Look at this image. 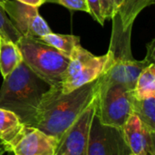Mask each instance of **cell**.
Returning a JSON list of instances; mask_svg holds the SVG:
<instances>
[{
    "label": "cell",
    "instance_id": "obj_19",
    "mask_svg": "<svg viewBox=\"0 0 155 155\" xmlns=\"http://www.w3.org/2000/svg\"><path fill=\"white\" fill-rule=\"evenodd\" d=\"M94 57V55L92 53L84 49L81 45H78L70 56V61L62 83L67 82L76 76Z\"/></svg>",
    "mask_w": 155,
    "mask_h": 155
},
{
    "label": "cell",
    "instance_id": "obj_2",
    "mask_svg": "<svg viewBox=\"0 0 155 155\" xmlns=\"http://www.w3.org/2000/svg\"><path fill=\"white\" fill-rule=\"evenodd\" d=\"M50 87L22 61L4 78L0 108L14 113L25 126L35 127L40 102Z\"/></svg>",
    "mask_w": 155,
    "mask_h": 155
},
{
    "label": "cell",
    "instance_id": "obj_23",
    "mask_svg": "<svg viewBox=\"0 0 155 155\" xmlns=\"http://www.w3.org/2000/svg\"><path fill=\"white\" fill-rule=\"evenodd\" d=\"M102 15L104 20L112 19L114 15V0H100Z\"/></svg>",
    "mask_w": 155,
    "mask_h": 155
},
{
    "label": "cell",
    "instance_id": "obj_21",
    "mask_svg": "<svg viewBox=\"0 0 155 155\" xmlns=\"http://www.w3.org/2000/svg\"><path fill=\"white\" fill-rule=\"evenodd\" d=\"M45 3L58 4L70 10L84 11L89 14V8L85 0H45Z\"/></svg>",
    "mask_w": 155,
    "mask_h": 155
},
{
    "label": "cell",
    "instance_id": "obj_12",
    "mask_svg": "<svg viewBox=\"0 0 155 155\" xmlns=\"http://www.w3.org/2000/svg\"><path fill=\"white\" fill-rule=\"evenodd\" d=\"M109 54L106 53L104 55L95 56L80 71V73L73 79L61 84V91L64 94H68L86 84H89L104 74L107 67Z\"/></svg>",
    "mask_w": 155,
    "mask_h": 155
},
{
    "label": "cell",
    "instance_id": "obj_16",
    "mask_svg": "<svg viewBox=\"0 0 155 155\" xmlns=\"http://www.w3.org/2000/svg\"><path fill=\"white\" fill-rule=\"evenodd\" d=\"M131 106L133 114L136 115L145 127L155 133V96L139 100L132 94Z\"/></svg>",
    "mask_w": 155,
    "mask_h": 155
},
{
    "label": "cell",
    "instance_id": "obj_14",
    "mask_svg": "<svg viewBox=\"0 0 155 155\" xmlns=\"http://www.w3.org/2000/svg\"><path fill=\"white\" fill-rule=\"evenodd\" d=\"M155 0H114V15H120L124 28L134 25L138 15L146 7L154 4Z\"/></svg>",
    "mask_w": 155,
    "mask_h": 155
},
{
    "label": "cell",
    "instance_id": "obj_18",
    "mask_svg": "<svg viewBox=\"0 0 155 155\" xmlns=\"http://www.w3.org/2000/svg\"><path fill=\"white\" fill-rule=\"evenodd\" d=\"M38 39L57 49L69 58L74 49L80 45V37L74 35H63L52 32Z\"/></svg>",
    "mask_w": 155,
    "mask_h": 155
},
{
    "label": "cell",
    "instance_id": "obj_26",
    "mask_svg": "<svg viewBox=\"0 0 155 155\" xmlns=\"http://www.w3.org/2000/svg\"><path fill=\"white\" fill-rule=\"evenodd\" d=\"M8 153V155H14L12 153Z\"/></svg>",
    "mask_w": 155,
    "mask_h": 155
},
{
    "label": "cell",
    "instance_id": "obj_10",
    "mask_svg": "<svg viewBox=\"0 0 155 155\" xmlns=\"http://www.w3.org/2000/svg\"><path fill=\"white\" fill-rule=\"evenodd\" d=\"M125 143L134 155H155V133L145 127L132 114L122 128Z\"/></svg>",
    "mask_w": 155,
    "mask_h": 155
},
{
    "label": "cell",
    "instance_id": "obj_11",
    "mask_svg": "<svg viewBox=\"0 0 155 155\" xmlns=\"http://www.w3.org/2000/svg\"><path fill=\"white\" fill-rule=\"evenodd\" d=\"M113 32L111 36L108 54L112 66L129 60L134 59L131 49V35L133 25L124 28L120 15L116 13L113 17Z\"/></svg>",
    "mask_w": 155,
    "mask_h": 155
},
{
    "label": "cell",
    "instance_id": "obj_3",
    "mask_svg": "<svg viewBox=\"0 0 155 155\" xmlns=\"http://www.w3.org/2000/svg\"><path fill=\"white\" fill-rule=\"evenodd\" d=\"M23 62L51 87L60 86L70 58L38 38L22 36L16 43Z\"/></svg>",
    "mask_w": 155,
    "mask_h": 155
},
{
    "label": "cell",
    "instance_id": "obj_27",
    "mask_svg": "<svg viewBox=\"0 0 155 155\" xmlns=\"http://www.w3.org/2000/svg\"><path fill=\"white\" fill-rule=\"evenodd\" d=\"M128 155H134V154H133V153H130V154H128Z\"/></svg>",
    "mask_w": 155,
    "mask_h": 155
},
{
    "label": "cell",
    "instance_id": "obj_25",
    "mask_svg": "<svg viewBox=\"0 0 155 155\" xmlns=\"http://www.w3.org/2000/svg\"><path fill=\"white\" fill-rule=\"evenodd\" d=\"M6 153L5 147L4 146V144L0 142V155H4Z\"/></svg>",
    "mask_w": 155,
    "mask_h": 155
},
{
    "label": "cell",
    "instance_id": "obj_6",
    "mask_svg": "<svg viewBox=\"0 0 155 155\" xmlns=\"http://www.w3.org/2000/svg\"><path fill=\"white\" fill-rule=\"evenodd\" d=\"M130 153L123 131L104 125L94 114L89 132L87 155H128Z\"/></svg>",
    "mask_w": 155,
    "mask_h": 155
},
{
    "label": "cell",
    "instance_id": "obj_17",
    "mask_svg": "<svg viewBox=\"0 0 155 155\" xmlns=\"http://www.w3.org/2000/svg\"><path fill=\"white\" fill-rule=\"evenodd\" d=\"M134 98L142 100L155 96V64H151L139 75L131 91Z\"/></svg>",
    "mask_w": 155,
    "mask_h": 155
},
{
    "label": "cell",
    "instance_id": "obj_1",
    "mask_svg": "<svg viewBox=\"0 0 155 155\" xmlns=\"http://www.w3.org/2000/svg\"><path fill=\"white\" fill-rule=\"evenodd\" d=\"M98 86L99 78L68 94L61 86L50 87L40 102L35 127L59 141L94 101Z\"/></svg>",
    "mask_w": 155,
    "mask_h": 155
},
{
    "label": "cell",
    "instance_id": "obj_20",
    "mask_svg": "<svg viewBox=\"0 0 155 155\" xmlns=\"http://www.w3.org/2000/svg\"><path fill=\"white\" fill-rule=\"evenodd\" d=\"M21 37L22 35L14 27L6 14L0 6V38L16 44Z\"/></svg>",
    "mask_w": 155,
    "mask_h": 155
},
{
    "label": "cell",
    "instance_id": "obj_24",
    "mask_svg": "<svg viewBox=\"0 0 155 155\" xmlns=\"http://www.w3.org/2000/svg\"><path fill=\"white\" fill-rule=\"evenodd\" d=\"M16 1L21 2V3L25 4V5H28L35 6V7H39L43 4L45 3V0H16Z\"/></svg>",
    "mask_w": 155,
    "mask_h": 155
},
{
    "label": "cell",
    "instance_id": "obj_7",
    "mask_svg": "<svg viewBox=\"0 0 155 155\" xmlns=\"http://www.w3.org/2000/svg\"><path fill=\"white\" fill-rule=\"evenodd\" d=\"M95 109L96 96L61 137L54 155H87L89 132Z\"/></svg>",
    "mask_w": 155,
    "mask_h": 155
},
{
    "label": "cell",
    "instance_id": "obj_13",
    "mask_svg": "<svg viewBox=\"0 0 155 155\" xmlns=\"http://www.w3.org/2000/svg\"><path fill=\"white\" fill-rule=\"evenodd\" d=\"M25 129V125L14 113L0 108V142L5 147L6 153H11Z\"/></svg>",
    "mask_w": 155,
    "mask_h": 155
},
{
    "label": "cell",
    "instance_id": "obj_15",
    "mask_svg": "<svg viewBox=\"0 0 155 155\" xmlns=\"http://www.w3.org/2000/svg\"><path fill=\"white\" fill-rule=\"evenodd\" d=\"M23 61L16 44L0 38V73L3 78L12 73Z\"/></svg>",
    "mask_w": 155,
    "mask_h": 155
},
{
    "label": "cell",
    "instance_id": "obj_9",
    "mask_svg": "<svg viewBox=\"0 0 155 155\" xmlns=\"http://www.w3.org/2000/svg\"><path fill=\"white\" fill-rule=\"evenodd\" d=\"M59 141L36 127L25 126L19 141L13 147L14 155H54Z\"/></svg>",
    "mask_w": 155,
    "mask_h": 155
},
{
    "label": "cell",
    "instance_id": "obj_4",
    "mask_svg": "<svg viewBox=\"0 0 155 155\" xmlns=\"http://www.w3.org/2000/svg\"><path fill=\"white\" fill-rule=\"evenodd\" d=\"M131 91L119 84L104 82L99 77L95 115L104 125L123 128L133 114Z\"/></svg>",
    "mask_w": 155,
    "mask_h": 155
},
{
    "label": "cell",
    "instance_id": "obj_22",
    "mask_svg": "<svg viewBox=\"0 0 155 155\" xmlns=\"http://www.w3.org/2000/svg\"><path fill=\"white\" fill-rule=\"evenodd\" d=\"M89 8V14L94 17L95 21H97L100 25H104V18L102 15L101 10V3L100 0H85Z\"/></svg>",
    "mask_w": 155,
    "mask_h": 155
},
{
    "label": "cell",
    "instance_id": "obj_8",
    "mask_svg": "<svg viewBox=\"0 0 155 155\" xmlns=\"http://www.w3.org/2000/svg\"><path fill=\"white\" fill-rule=\"evenodd\" d=\"M154 39L147 45V54L143 60H129L113 65L100 79L104 82L119 84L129 91H132L136 84L140 74L151 64H154Z\"/></svg>",
    "mask_w": 155,
    "mask_h": 155
},
{
    "label": "cell",
    "instance_id": "obj_5",
    "mask_svg": "<svg viewBox=\"0 0 155 155\" xmlns=\"http://www.w3.org/2000/svg\"><path fill=\"white\" fill-rule=\"evenodd\" d=\"M0 6L22 36L40 38L52 33L46 21L40 15L38 7L16 0H0Z\"/></svg>",
    "mask_w": 155,
    "mask_h": 155
}]
</instances>
